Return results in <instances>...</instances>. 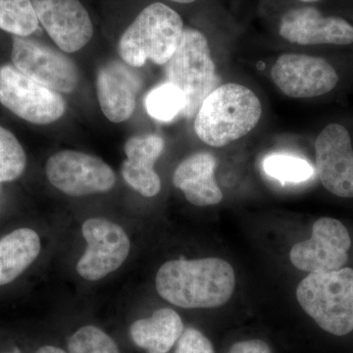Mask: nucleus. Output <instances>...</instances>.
<instances>
[{"label":"nucleus","mask_w":353,"mask_h":353,"mask_svg":"<svg viewBox=\"0 0 353 353\" xmlns=\"http://www.w3.org/2000/svg\"><path fill=\"white\" fill-rule=\"evenodd\" d=\"M185 97L173 83L167 82L153 88L145 99L148 113L153 118L168 122L185 109Z\"/></svg>","instance_id":"21"},{"label":"nucleus","mask_w":353,"mask_h":353,"mask_svg":"<svg viewBox=\"0 0 353 353\" xmlns=\"http://www.w3.org/2000/svg\"><path fill=\"white\" fill-rule=\"evenodd\" d=\"M182 318L171 308L158 309L152 317L134 322L132 341L148 353H168L183 334Z\"/></svg>","instance_id":"18"},{"label":"nucleus","mask_w":353,"mask_h":353,"mask_svg":"<svg viewBox=\"0 0 353 353\" xmlns=\"http://www.w3.org/2000/svg\"><path fill=\"white\" fill-rule=\"evenodd\" d=\"M39 22L62 51L73 53L94 34L88 11L79 0H32Z\"/></svg>","instance_id":"13"},{"label":"nucleus","mask_w":353,"mask_h":353,"mask_svg":"<svg viewBox=\"0 0 353 353\" xmlns=\"http://www.w3.org/2000/svg\"><path fill=\"white\" fill-rule=\"evenodd\" d=\"M0 103L18 117L37 125L55 122L66 111V102L59 92L11 65L0 68Z\"/></svg>","instance_id":"6"},{"label":"nucleus","mask_w":353,"mask_h":353,"mask_svg":"<svg viewBox=\"0 0 353 353\" xmlns=\"http://www.w3.org/2000/svg\"><path fill=\"white\" fill-rule=\"evenodd\" d=\"M236 285L231 264L220 259L171 260L155 279L159 296L182 308H215L231 299Z\"/></svg>","instance_id":"1"},{"label":"nucleus","mask_w":353,"mask_h":353,"mask_svg":"<svg viewBox=\"0 0 353 353\" xmlns=\"http://www.w3.org/2000/svg\"><path fill=\"white\" fill-rule=\"evenodd\" d=\"M263 168L267 175L283 183L305 182L314 173L306 160L287 154H272L265 158Z\"/></svg>","instance_id":"22"},{"label":"nucleus","mask_w":353,"mask_h":353,"mask_svg":"<svg viewBox=\"0 0 353 353\" xmlns=\"http://www.w3.org/2000/svg\"><path fill=\"white\" fill-rule=\"evenodd\" d=\"M41 240L37 232L20 228L0 240V285L10 284L37 259Z\"/></svg>","instance_id":"19"},{"label":"nucleus","mask_w":353,"mask_h":353,"mask_svg":"<svg viewBox=\"0 0 353 353\" xmlns=\"http://www.w3.org/2000/svg\"><path fill=\"white\" fill-rule=\"evenodd\" d=\"M0 29L17 37H29L39 29L32 0H0Z\"/></svg>","instance_id":"20"},{"label":"nucleus","mask_w":353,"mask_h":353,"mask_svg":"<svg viewBox=\"0 0 353 353\" xmlns=\"http://www.w3.org/2000/svg\"><path fill=\"white\" fill-rule=\"evenodd\" d=\"M316 169L320 180L334 196L353 197V150L343 125L330 124L315 141Z\"/></svg>","instance_id":"12"},{"label":"nucleus","mask_w":353,"mask_h":353,"mask_svg":"<svg viewBox=\"0 0 353 353\" xmlns=\"http://www.w3.org/2000/svg\"><path fill=\"white\" fill-rule=\"evenodd\" d=\"M281 37L301 46L353 43V26L340 17H325L314 7L290 9L283 16L279 26Z\"/></svg>","instance_id":"14"},{"label":"nucleus","mask_w":353,"mask_h":353,"mask_svg":"<svg viewBox=\"0 0 353 353\" xmlns=\"http://www.w3.org/2000/svg\"><path fill=\"white\" fill-rule=\"evenodd\" d=\"M4 353H15V352H4Z\"/></svg>","instance_id":"30"},{"label":"nucleus","mask_w":353,"mask_h":353,"mask_svg":"<svg viewBox=\"0 0 353 353\" xmlns=\"http://www.w3.org/2000/svg\"><path fill=\"white\" fill-rule=\"evenodd\" d=\"M350 245V233L341 221L321 218L313 225L311 239L292 248L290 259L297 269L309 273L336 271L347 263Z\"/></svg>","instance_id":"10"},{"label":"nucleus","mask_w":353,"mask_h":353,"mask_svg":"<svg viewBox=\"0 0 353 353\" xmlns=\"http://www.w3.org/2000/svg\"><path fill=\"white\" fill-rule=\"evenodd\" d=\"M175 353H215L211 341L199 330H183L176 341Z\"/></svg>","instance_id":"25"},{"label":"nucleus","mask_w":353,"mask_h":353,"mask_svg":"<svg viewBox=\"0 0 353 353\" xmlns=\"http://www.w3.org/2000/svg\"><path fill=\"white\" fill-rule=\"evenodd\" d=\"M296 299L327 333L343 336L353 331V269L309 274L299 283Z\"/></svg>","instance_id":"4"},{"label":"nucleus","mask_w":353,"mask_h":353,"mask_svg":"<svg viewBox=\"0 0 353 353\" xmlns=\"http://www.w3.org/2000/svg\"><path fill=\"white\" fill-rule=\"evenodd\" d=\"M261 114V102L250 88L226 83L216 88L202 102L194 131L206 145L223 148L252 132Z\"/></svg>","instance_id":"2"},{"label":"nucleus","mask_w":353,"mask_h":353,"mask_svg":"<svg viewBox=\"0 0 353 353\" xmlns=\"http://www.w3.org/2000/svg\"><path fill=\"white\" fill-rule=\"evenodd\" d=\"M11 58L26 76L59 94H71L78 87L79 71L73 60L41 41L14 37Z\"/></svg>","instance_id":"8"},{"label":"nucleus","mask_w":353,"mask_h":353,"mask_svg":"<svg viewBox=\"0 0 353 353\" xmlns=\"http://www.w3.org/2000/svg\"><path fill=\"white\" fill-rule=\"evenodd\" d=\"M182 17L160 2L146 6L121 37V59L139 68L150 60L165 65L178 48L183 32Z\"/></svg>","instance_id":"3"},{"label":"nucleus","mask_w":353,"mask_h":353,"mask_svg":"<svg viewBox=\"0 0 353 353\" xmlns=\"http://www.w3.org/2000/svg\"><path fill=\"white\" fill-rule=\"evenodd\" d=\"M229 353H272V350L263 341L248 340L234 343Z\"/></svg>","instance_id":"26"},{"label":"nucleus","mask_w":353,"mask_h":353,"mask_svg":"<svg viewBox=\"0 0 353 353\" xmlns=\"http://www.w3.org/2000/svg\"><path fill=\"white\" fill-rule=\"evenodd\" d=\"M272 80L292 99H311L328 94L339 83L336 70L321 57L288 53L271 70Z\"/></svg>","instance_id":"11"},{"label":"nucleus","mask_w":353,"mask_h":353,"mask_svg":"<svg viewBox=\"0 0 353 353\" xmlns=\"http://www.w3.org/2000/svg\"><path fill=\"white\" fill-rule=\"evenodd\" d=\"M164 145V139L155 134L132 137L125 145L127 160L121 169L123 178L143 196H157L161 190L154 164L163 152Z\"/></svg>","instance_id":"16"},{"label":"nucleus","mask_w":353,"mask_h":353,"mask_svg":"<svg viewBox=\"0 0 353 353\" xmlns=\"http://www.w3.org/2000/svg\"><path fill=\"white\" fill-rule=\"evenodd\" d=\"M37 353H67L61 348L52 347V345H44V347L39 348Z\"/></svg>","instance_id":"27"},{"label":"nucleus","mask_w":353,"mask_h":353,"mask_svg":"<svg viewBox=\"0 0 353 353\" xmlns=\"http://www.w3.org/2000/svg\"><path fill=\"white\" fill-rule=\"evenodd\" d=\"M88 248L77 264L81 277L99 281L117 270L131 250V241L123 228L103 218L85 221L82 227Z\"/></svg>","instance_id":"9"},{"label":"nucleus","mask_w":353,"mask_h":353,"mask_svg":"<svg viewBox=\"0 0 353 353\" xmlns=\"http://www.w3.org/2000/svg\"><path fill=\"white\" fill-rule=\"evenodd\" d=\"M27 157L12 132L0 126V183L12 182L24 173Z\"/></svg>","instance_id":"23"},{"label":"nucleus","mask_w":353,"mask_h":353,"mask_svg":"<svg viewBox=\"0 0 353 353\" xmlns=\"http://www.w3.org/2000/svg\"><path fill=\"white\" fill-rule=\"evenodd\" d=\"M217 160L209 152H199L185 158L176 167L173 183L182 190L185 199L196 206L215 205L223 199V192L216 183Z\"/></svg>","instance_id":"17"},{"label":"nucleus","mask_w":353,"mask_h":353,"mask_svg":"<svg viewBox=\"0 0 353 353\" xmlns=\"http://www.w3.org/2000/svg\"><path fill=\"white\" fill-rule=\"evenodd\" d=\"M141 79L134 67L124 61L112 60L99 70L97 99L101 111L113 123L129 119L136 108Z\"/></svg>","instance_id":"15"},{"label":"nucleus","mask_w":353,"mask_h":353,"mask_svg":"<svg viewBox=\"0 0 353 353\" xmlns=\"http://www.w3.org/2000/svg\"><path fill=\"white\" fill-rule=\"evenodd\" d=\"M165 65L167 80L185 97L182 115L188 119L196 117L202 102L218 88L208 39L199 30L185 28L178 48Z\"/></svg>","instance_id":"5"},{"label":"nucleus","mask_w":353,"mask_h":353,"mask_svg":"<svg viewBox=\"0 0 353 353\" xmlns=\"http://www.w3.org/2000/svg\"><path fill=\"white\" fill-rule=\"evenodd\" d=\"M69 353H120L117 343L105 332L94 326H85L72 334Z\"/></svg>","instance_id":"24"},{"label":"nucleus","mask_w":353,"mask_h":353,"mask_svg":"<svg viewBox=\"0 0 353 353\" xmlns=\"http://www.w3.org/2000/svg\"><path fill=\"white\" fill-rule=\"evenodd\" d=\"M46 173L53 187L71 196L101 194L112 189L116 176L101 158L75 150H62L46 162Z\"/></svg>","instance_id":"7"},{"label":"nucleus","mask_w":353,"mask_h":353,"mask_svg":"<svg viewBox=\"0 0 353 353\" xmlns=\"http://www.w3.org/2000/svg\"><path fill=\"white\" fill-rule=\"evenodd\" d=\"M299 1H303V2H316V1H319V0H299Z\"/></svg>","instance_id":"29"},{"label":"nucleus","mask_w":353,"mask_h":353,"mask_svg":"<svg viewBox=\"0 0 353 353\" xmlns=\"http://www.w3.org/2000/svg\"><path fill=\"white\" fill-rule=\"evenodd\" d=\"M172 1L176 2V3L189 4L196 1V0H172Z\"/></svg>","instance_id":"28"}]
</instances>
